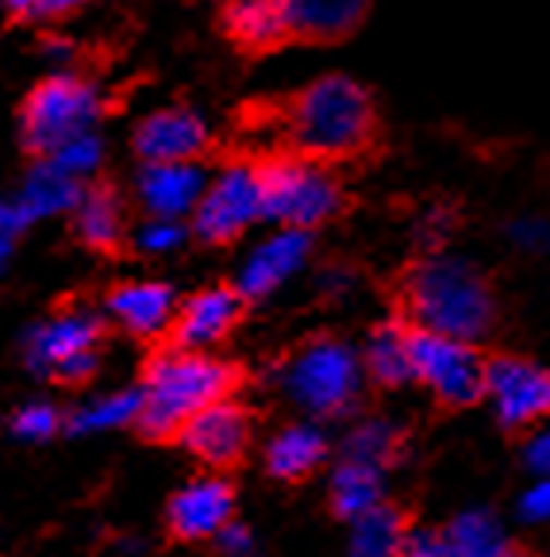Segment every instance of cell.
Masks as SVG:
<instances>
[{"label": "cell", "instance_id": "7c38bea8", "mask_svg": "<svg viewBox=\"0 0 550 557\" xmlns=\"http://www.w3.org/2000/svg\"><path fill=\"white\" fill-rule=\"evenodd\" d=\"M200 466H208L212 473H231V469L243 466L250 450V411L235 400H220L212 408L197 411V416L185 423L178 438Z\"/></svg>", "mask_w": 550, "mask_h": 557}, {"label": "cell", "instance_id": "52a82bcc", "mask_svg": "<svg viewBox=\"0 0 550 557\" xmlns=\"http://www.w3.org/2000/svg\"><path fill=\"white\" fill-rule=\"evenodd\" d=\"M412 381L447 408H469L485 393V358L474 343L412 327Z\"/></svg>", "mask_w": 550, "mask_h": 557}, {"label": "cell", "instance_id": "8d00e7d4", "mask_svg": "<svg viewBox=\"0 0 550 557\" xmlns=\"http://www.w3.org/2000/svg\"><path fill=\"white\" fill-rule=\"evenodd\" d=\"M547 373H550V369H547Z\"/></svg>", "mask_w": 550, "mask_h": 557}, {"label": "cell", "instance_id": "7402d4cb", "mask_svg": "<svg viewBox=\"0 0 550 557\" xmlns=\"http://www.w3.org/2000/svg\"><path fill=\"white\" fill-rule=\"evenodd\" d=\"M412 531L408 516L396 504L381 500L378 508H370L366 516H358L351 523V546L346 557H401L404 534Z\"/></svg>", "mask_w": 550, "mask_h": 557}, {"label": "cell", "instance_id": "1f68e13d", "mask_svg": "<svg viewBox=\"0 0 550 557\" xmlns=\"http://www.w3.org/2000/svg\"><path fill=\"white\" fill-rule=\"evenodd\" d=\"M178 243H181V227L173 220L150 223V227H143V235H139L143 250H170V246H178Z\"/></svg>", "mask_w": 550, "mask_h": 557}, {"label": "cell", "instance_id": "f1b7e54d", "mask_svg": "<svg viewBox=\"0 0 550 557\" xmlns=\"http://www.w3.org/2000/svg\"><path fill=\"white\" fill-rule=\"evenodd\" d=\"M135 411H139V396L135 393H120L112 400L97 404L82 416V426H105V423H132Z\"/></svg>", "mask_w": 550, "mask_h": 557}, {"label": "cell", "instance_id": "ac0fdd59", "mask_svg": "<svg viewBox=\"0 0 550 557\" xmlns=\"http://www.w3.org/2000/svg\"><path fill=\"white\" fill-rule=\"evenodd\" d=\"M362 373L381 388H401L412 381V327L404 320H386L362 346Z\"/></svg>", "mask_w": 550, "mask_h": 557}, {"label": "cell", "instance_id": "4fadbf2b", "mask_svg": "<svg viewBox=\"0 0 550 557\" xmlns=\"http://www.w3.org/2000/svg\"><path fill=\"white\" fill-rule=\"evenodd\" d=\"M243 293L235 285H212L185 300L178 315L170 320V346L178 350H205L228 338L235 323L243 320Z\"/></svg>", "mask_w": 550, "mask_h": 557}, {"label": "cell", "instance_id": "30bf717a", "mask_svg": "<svg viewBox=\"0 0 550 557\" xmlns=\"http://www.w3.org/2000/svg\"><path fill=\"white\" fill-rule=\"evenodd\" d=\"M105 323L89 312H66L32 338V361L62 385H82L97 373Z\"/></svg>", "mask_w": 550, "mask_h": 557}, {"label": "cell", "instance_id": "d4e9b609", "mask_svg": "<svg viewBox=\"0 0 550 557\" xmlns=\"http://www.w3.org/2000/svg\"><path fill=\"white\" fill-rule=\"evenodd\" d=\"M443 534L454 557H524V549L501 531V523L489 511H466Z\"/></svg>", "mask_w": 550, "mask_h": 557}, {"label": "cell", "instance_id": "5bb4252c", "mask_svg": "<svg viewBox=\"0 0 550 557\" xmlns=\"http://www.w3.org/2000/svg\"><path fill=\"white\" fill-rule=\"evenodd\" d=\"M135 150L147 165H185L208 150V127L185 108H166L139 123Z\"/></svg>", "mask_w": 550, "mask_h": 557}, {"label": "cell", "instance_id": "277c9868", "mask_svg": "<svg viewBox=\"0 0 550 557\" xmlns=\"http://www.w3.org/2000/svg\"><path fill=\"white\" fill-rule=\"evenodd\" d=\"M362 385H366L362 358L343 338H313V343L296 346L281 366L285 396L296 408L320 419H339L358 408Z\"/></svg>", "mask_w": 550, "mask_h": 557}, {"label": "cell", "instance_id": "9c48e42d", "mask_svg": "<svg viewBox=\"0 0 550 557\" xmlns=\"http://www.w3.org/2000/svg\"><path fill=\"white\" fill-rule=\"evenodd\" d=\"M235 523V484L228 476H197L178 488L166 504V542L170 546H205Z\"/></svg>", "mask_w": 550, "mask_h": 557}, {"label": "cell", "instance_id": "4316f807", "mask_svg": "<svg viewBox=\"0 0 550 557\" xmlns=\"http://www.w3.org/2000/svg\"><path fill=\"white\" fill-rule=\"evenodd\" d=\"M70 200H74V185H70L66 170L39 173V181H32V189H27V208H35V212H54Z\"/></svg>", "mask_w": 550, "mask_h": 557}, {"label": "cell", "instance_id": "d6986e66", "mask_svg": "<svg viewBox=\"0 0 550 557\" xmlns=\"http://www.w3.org/2000/svg\"><path fill=\"white\" fill-rule=\"evenodd\" d=\"M205 173L193 162L185 165H147L139 181V197L158 220H178V215L193 212L205 193Z\"/></svg>", "mask_w": 550, "mask_h": 557}, {"label": "cell", "instance_id": "7a4b0ae2", "mask_svg": "<svg viewBox=\"0 0 550 557\" xmlns=\"http://www.w3.org/2000/svg\"><path fill=\"white\" fill-rule=\"evenodd\" d=\"M408 327L427 335L481 343L497 323V296L474 262L459 255H431L408 273L404 285Z\"/></svg>", "mask_w": 550, "mask_h": 557}, {"label": "cell", "instance_id": "5b68a950", "mask_svg": "<svg viewBox=\"0 0 550 557\" xmlns=\"http://www.w3.org/2000/svg\"><path fill=\"white\" fill-rule=\"evenodd\" d=\"M262 181V220L289 231H313L343 212V185L328 165L289 154L258 165Z\"/></svg>", "mask_w": 550, "mask_h": 557}, {"label": "cell", "instance_id": "6da1fadb", "mask_svg": "<svg viewBox=\"0 0 550 557\" xmlns=\"http://www.w3.org/2000/svg\"><path fill=\"white\" fill-rule=\"evenodd\" d=\"M243 385V369L228 358H216L205 350H166L150 354L143 369L139 411H135V431L147 443H178L185 423L197 411L231 400V393Z\"/></svg>", "mask_w": 550, "mask_h": 557}, {"label": "cell", "instance_id": "836d02e7", "mask_svg": "<svg viewBox=\"0 0 550 557\" xmlns=\"http://www.w3.org/2000/svg\"><path fill=\"white\" fill-rule=\"evenodd\" d=\"M85 0H39V12L42 16H66V12L82 9Z\"/></svg>", "mask_w": 550, "mask_h": 557}, {"label": "cell", "instance_id": "4dcf8cb0", "mask_svg": "<svg viewBox=\"0 0 550 557\" xmlns=\"http://www.w3.org/2000/svg\"><path fill=\"white\" fill-rule=\"evenodd\" d=\"M54 423H58V416L50 408H27V411H20V416H16V431H20V435H27V438L50 435V431H54Z\"/></svg>", "mask_w": 550, "mask_h": 557}, {"label": "cell", "instance_id": "484cf974", "mask_svg": "<svg viewBox=\"0 0 550 557\" xmlns=\"http://www.w3.org/2000/svg\"><path fill=\"white\" fill-rule=\"evenodd\" d=\"M401 450V431H396L389 419H366L346 435L343 443V458L346 461H362V466L386 469L389 461Z\"/></svg>", "mask_w": 550, "mask_h": 557}, {"label": "cell", "instance_id": "44dd1931", "mask_svg": "<svg viewBox=\"0 0 550 557\" xmlns=\"http://www.w3.org/2000/svg\"><path fill=\"white\" fill-rule=\"evenodd\" d=\"M77 235L85 246L100 250V255H115L120 238H124V200L112 185H93L82 200H77Z\"/></svg>", "mask_w": 550, "mask_h": 557}, {"label": "cell", "instance_id": "e575fe53", "mask_svg": "<svg viewBox=\"0 0 550 557\" xmlns=\"http://www.w3.org/2000/svg\"><path fill=\"white\" fill-rule=\"evenodd\" d=\"M12 12H32V9H39V0H4Z\"/></svg>", "mask_w": 550, "mask_h": 557}, {"label": "cell", "instance_id": "e0dca14e", "mask_svg": "<svg viewBox=\"0 0 550 557\" xmlns=\"http://www.w3.org/2000/svg\"><path fill=\"white\" fill-rule=\"evenodd\" d=\"M328 458V438L313 423H289L266 446V473L281 484H304Z\"/></svg>", "mask_w": 550, "mask_h": 557}, {"label": "cell", "instance_id": "cb8c5ba5", "mask_svg": "<svg viewBox=\"0 0 550 557\" xmlns=\"http://www.w3.org/2000/svg\"><path fill=\"white\" fill-rule=\"evenodd\" d=\"M223 27L239 47L247 50H270L285 39L281 12L273 0H231L228 12H223Z\"/></svg>", "mask_w": 550, "mask_h": 557}, {"label": "cell", "instance_id": "ffe728a7", "mask_svg": "<svg viewBox=\"0 0 550 557\" xmlns=\"http://www.w3.org/2000/svg\"><path fill=\"white\" fill-rule=\"evenodd\" d=\"M108 312L132 335H158L162 327H170L173 315V293L166 285H120L108 293Z\"/></svg>", "mask_w": 550, "mask_h": 557}, {"label": "cell", "instance_id": "f546056e", "mask_svg": "<svg viewBox=\"0 0 550 557\" xmlns=\"http://www.w3.org/2000/svg\"><path fill=\"white\" fill-rule=\"evenodd\" d=\"M401 557H454L451 542L443 531H431V527H419V531L404 534Z\"/></svg>", "mask_w": 550, "mask_h": 557}, {"label": "cell", "instance_id": "603a6c76", "mask_svg": "<svg viewBox=\"0 0 550 557\" xmlns=\"http://www.w3.org/2000/svg\"><path fill=\"white\" fill-rule=\"evenodd\" d=\"M381 473L386 469L362 466V461H339L335 473H331V488H328V504L331 516L354 523L358 516H366L370 508L381 504Z\"/></svg>", "mask_w": 550, "mask_h": 557}, {"label": "cell", "instance_id": "2e32d148", "mask_svg": "<svg viewBox=\"0 0 550 557\" xmlns=\"http://www.w3.org/2000/svg\"><path fill=\"white\" fill-rule=\"evenodd\" d=\"M281 12L285 39L331 42L351 35L366 20L370 0H273Z\"/></svg>", "mask_w": 550, "mask_h": 557}, {"label": "cell", "instance_id": "ba28073f", "mask_svg": "<svg viewBox=\"0 0 550 557\" xmlns=\"http://www.w3.org/2000/svg\"><path fill=\"white\" fill-rule=\"evenodd\" d=\"M255 220H262V181H258V165L250 162L223 165L193 208V227L212 246L239 238Z\"/></svg>", "mask_w": 550, "mask_h": 557}, {"label": "cell", "instance_id": "d6a6232c", "mask_svg": "<svg viewBox=\"0 0 550 557\" xmlns=\"http://www.w3.org/2000/svg\"><path fill=\"white\" fill-rule=\"evenodd\" d=\"M527 461H531V469H539L542 476H550V431H539V435L527 443Z\"/></svg>", "mask_w": 550, "mask_h": 557}, {"label": "cell", "instance_id": "83f0119b", "mask_svg": "<svg viewBox=\"0 0 550 557\" xmlns=\"http://www.w3.org/2000/svg\"><path fill=\"white\" fill-rule=\"evenodd\" d=\"M509 238L524 255H550V215H516L509 223Z\"/></svg>", "mask_w": 550, "mask_h": 557}, {"label": "cell", "instance_id": "3957f363", "mask_svg": "<svg viewBox=\"0 0 550 557\" xmlns=\"http://www.w3.org/2000/svg\"><path fill=\"white\" fill-rule=\"evenodd\" d=\"M285 135L301 158H351L374 135V100L351 77L328 74L285 108Z\"/></svg>", "mask_w": 550, "mask_h": 557}, {"label": "cell", "instance_id": "9a60e30c", "mask_svg": "<svg viewBox=\"0 0 550 557\" xmlns=\"http://www.w3.org/2000/svg\"><path fill=\"white\" fill-rule=\"evenodd\" d=\"M308 255H313L308 231L281 227L278 235H270L266 243H258L255 250H250L235 288L243 293V300H262V296H270L278 285H285L296 270H304Z\"/></svg>", "mask_w": 550, "mask_h": 557}, {"label": "cell", "instance_id": "8992f818", "mask_svg": "<svg viewBox=\"0 0 550 557\" xmlns=\"http://www.w3.org/2000/svg\"><path fill=\"white\" fill-rule=\"evenodd\" d=\"M97 115V92L77 77H50L24 100V147L32 154L58 158L66 147L89 135V123Z\"/></svg>", "mask_w": 550, "mask_h": 557}, {"label": "cell", "instance_id": "d590c367", "mask_svg": "<svg viewBox=\"0 0 550 557\" xmlns=\"http://www.w3.org/2000/svg\"><path fill=\"white\" fill-rule=\"evenodd\" d=\"M0 255H4V238H0Z\"/></svg>", "mask_w": 550, "mask_h": 557}, {"label": "cell", "instance_id": "8fae6325", "mask_svg": "<svg viewBox=\"0 0 550 557\" xmlns=\"http://www.w3.org/2000/svg\"><path fill=\"white\" fill-rule=\"evenodd\" d=\"M504 426H531L550 416V373L527 358H485V393Z\"/></svg>", "mask_w": 550, "mask_h": 557}]
</instances>
